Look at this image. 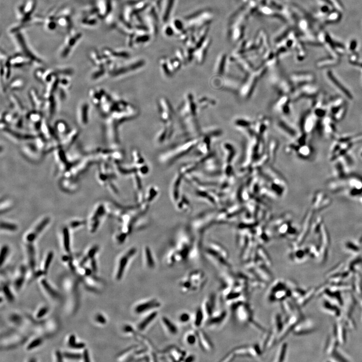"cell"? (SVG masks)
Here are the masks:
<instances>
[{
	"mask_svg": "<svg viewBox=\"0 0 362 362\" xmlns=\"http://www.w3.org/2000/svg\"><path fill=\"white\" fill-rule=\"evenodd\" d=\"M47 312H48V308L47 307H44L41 308L37 313V317L38 318H42V317L45 315Z\"/></svg>",
	"mask_w": 362,
	"mask_h": 362,
	"instance_id": "40",
	"label": "cell"
},
{
	"mask_svg": "<svg viewBox=\"0 0 362 362\" xmlns=\"http://www.w3.org/2000/svg\"><path fill=\"white\" fill-rule=\"evenodd\" d=\"M83 106L82 107L83 110H82V115H81V121H82L83 124H85L86 123L87 119L88 118L87 115H88V107H87V104H83Z\"/></svg>",
	"mask_w": 362,
	"mask_h": 362,
	"instance_id": "36",
	"label": "cell"
},
{
	"mask_svg": "<svg viewBox=\"0 0 362 362\" xmlns=\"http://www.w3.org/2000/svg\"><path fill=\"white\" fill-rule=\"evenodd\" d=\"M277 349L273 361L275 362H284L286 357L288 344L286 342H281Z\"/></svg>",
	"mask_w": 362,
	"mask_h": 362,
	"instance_id": "16",
	"label": "cell"
},
{
	"mask_svg": "<svg viewBox=\"0 0 362 362\" xmlns=\"http://www.w3.org/2000/svg\"><path fill=\"white\" fill-rule=\"evenodd\" d=\"M24 277L22 275L21 277H19L15 282V286L17 289H19L22 287L24 281Z\"/></svg>",
	"mask_w": 362,
	"mask_h": 362,
	"instance_id": "39",
	"label": "cell"
},
{
	"mask_svg": "<svg viewBox=\"0 0 362 362\" xmlns=\"http://www.w3.org/2000/svg\"><path fill=\"white\" fill-rule=\"evenodd\" d=\"M98 250V247H94L92 249L90 250V251L88 253V257L90 258H93L94 257L96 253L97 252Z\"/></svg>",
	"mask_w": 362,
	"mask_h": 362,
	"instance_id": "41",
	"label": "cell"
},
{
	"mask_svg": "<svg viewBox=\"0 0 362 362\" xmlns=\"http://www.w3.org/2000/svg\"><path fill=\"white\" fill-rule=\"evenodd\" d=\"M1 226V228L5 229L7 230H11V231H14L17 229V226L16 225L13 224L9 223L2 222Z\"/></svg>",
	"mask_w": 362,
	"mask_h": 362,
	"instance_id": "37",
	"label": "cell"
},
{
	"mask_svg": "<svg viewBox=\"0 0 362 362\" xmlns=\"http://www.w3.org/2000/svg\"><path fill=\"white\" fill-rule=\"evenodd\" d=\"M63 243L65 250L67 252L70 251V239H69V231L67 228L63 229Z\"/></svg>",
	"mask_w": 362,
	"mask_h": 362,
	"instance_id": "27",
	"label": "cell"
},
{
	"mask_svg": "<svg viewBox=\"0 0 362 362\" xmlns=\"http://www.w3.org/2000/svg\"><path fill=\"white\" fill-rule=\"evenodd\" d=\"M36 7L35 0H27V1L21 4L18 7L17 16L19 21V24L23 26L26 25L27 23L31 22V16L33 13Z\"/></svg>",
	"mask_w": 362,
	"mask_h": 362,
	"instance_id": "3",
	"label": "cell"
},
{
	"mask_svg": "<svg viewBox=\"0 0 362 362\" xmlns=\"http://www.w3.org/2000/svg\"><path fill=\"white\" fill-rule=\"evenodd\" d=\"M11 319L12 320L14 321V323H20L19 321H20V318L18 315H13Z\"/></svg>",
	"mask_w": 362,
	"mask_h": 362,
	"instance_id": "48",
	"label": "cell"
},
{
	"mask_svg": "<svg viewBox=\"0 0 362 362\" xmlns=\"http://www.w3.org/2000/svg\"><path fill=\"white\" fill-rule=\"evenodd\" d=\"M76 337L74 335H71L69 337V342L68 344L69 346V347H71L72 345H74V343H76Z\"/></svg>",
	"mask_w": 362,
	"mask_h": 362,
	"instance_id": "45",
	"label": "cell"
},
{
	"mask_svg": "<svg viewBox=\"0 0 362 362\" xmlns=\"http://www.w3.org/2000/svg\"><path fill=\"white\" fill-rule=\"evenodd\" d=\"M281 305L282 308V311L283 312L284 316L286 318L295 313L298 311V306H294L292 303L288 299H285L284 300L281 302ZM285 318V319H286Z\"/></svg>",
	"mask_w": 362,
	"mask_h": 362,
	"instance_id": "14",
	"label": "cell"
},
{
	"mask_svg": "<svg viewBox=\"0 0 362 362\" xmlns=\"http://www.w3.org/2000/svg\"><path fill=\"white\" fill-rule=\"evenodd\" d=\"M82 37V34L80 32H76L72 30L69 31V34L63 43L62 50L60 51V55L63 58L67 57Z\"/></svg>",
	"mask_w": 362,
	"mask_h": 362,
	"instance_id": "7",
	"label": "cell"
},
{
	"mask_svg": "<svg viewBox=\"0 0 362 362\" xmlns=\"http://www.w3.org/2000/svg\"><path fill=\"white\" fill-rule=\"evenodd\" d=\"M158 315V312L154 310L150 312V314L147 315L137 325V329L140 331H143L146 329L150 324H151L156 317Z\"/></svg>",
	"mask_w": 362,
	"mask_h": 362,
	"instance_id": "15",
	"label": "cell"
},
{
	"mask_svg": "<svg viewBox=\"0 0 362 362\" xmlns=\"http://www.w3.org/2000/svg\"><path fill=\"white\" fill-rule=\"evenodd\" d=\"M49 218H46L44 219L38 225V226L37 227L36 229L35 230L34 232L33 233L30 234L28 236H27V240L29 241H32L34 240L35 238V237L37 236V235H38V233H39L40 232H41L42 230L46 226V225H47L48 223L49 222Z\"/></svg>",
	"mask_w": 362,
	"mask_h": 362,
	"instance_id": "21",
	"label": "cell"
},
{
	"mask_svg": "<svg viewBox=\"0 0 362 362\" xmlns=\"http://www.w3.org/2000/svg\"><path fill=\"white\" fill-rule=\"evenodd\" d=\"M56 356H57V361L58 362H62L63 361V355L62 354V353L59 351L56 352Z\"/></svg>",
	"mask_w": 362,
	"mask_h": 362,
	"instance_id": "47",
	"label": "cell"
},
{
	"mask_svg": "<svg viewBox=\"0 0 362 362\" xmlns=\"http://www.w3.org/2000/svg\"><path fill=\"white\" fill-rule=\"evenodd\" d=\"M236 358V356L235 355V354L232 351H230L229 352L228 354H227L223 358H222V359L221 360V362H230L235 360V359Z\"/></svg>",
	"mask_w": 362,
	"mask_h": 362,
	"instance_id": "35",
	"label": "cell"
},
{
	"mask_svg": "<svg viewBox=\"0 0 362 362\" xmlns=\"http://www.w3.org/2000/svg\"><path fill=\"white\" fill-rule=\"evenodd\" d=\"M95 320L97 323L101 324H106L107 322V320L106 319L105 317L102 314H99V313L96 315Z\"/></svg>",
	"mask_w": 362,
	"mask_h": 362,
	"instance_id": "38",
	"label": "cell"
},
{
	"mask_svg": "<svg viewBox=\"0 0 362 362\" xmlns=\"http://www.w3.org/2000/svg\"><path fill=\"white\" fill-rule=\"evenodd\" d=\"M3 291L4 293L5 294V296L7 298L8 300L10 302H12L14 300V297L13 295V294L12 293L9 288L8 286L7 285H4L3 287Z\"/></svg>",
	"mask_w": 362,
	"mask_h": 362,
	"instance_id": "31",
	"label": "cell"
},
{
	"mask_svg": "<svg viewBox=\"0 0 362 362\" xmlns=\"http://www.w3.org/2000/svg\"><path fill=\"white\" fill-rule=\"evenodd\" d=\"M301 317H302L300 312L297 311L290 317L284 320L285 322L283 328L278 337V343L283 342L290 332H293L296 325L302 320Z\"/></svg>",
	"mask_w": 362,
	"mask_h": 362,
	"instance_id": "5",
	"label": "cell"
},
{
	"mask_svg": "<svg viewBox=\"0 0 362 362\" xmlns=\"http://www.w3.org/2000/svg\"><path fill=\"white\" fill-rule=\"evenodd\" d=\"M57 23L58 26L62 28L71 31L72 26V20L71 12L69 10L58 12L57 15Z\"/></svg>",
	"mask_w": 362,
	"mask_h": 362,
	"instance_id": "11",
	"label": "cell"
},
{
	"mask_svg": "<svg viewBox=\"0 0 362 362\" xmlns=\"http://www.w3.org/2000/svg\"><path fill=\"white\" fill-rule=\"evenodd\" d=\"M328 77H329V79H331V81H332V83H334V85H335L336 86H337V88H339V89L340 90V91H341L343 92V94H344L345 95H346V96H347L348 98H349V99H352V96L351 94H350V93H349V92L348 91V90H346V89L345 88V87H343V86L342 85V84H341V83L339 82V80H337V79H336V78L334 77V76L333 75H332V74H331V72H328Z\"/></svg>",
	"mask_w": 362,
	"mask_h": 362,
	"instance_id": "23",
	"label": "cell"
},
{
	"mask_svg": "<svg viewBox=\"0 0 362 362\" xmlns=\"http://www.w3.org/2000/svg\"><path fill=\"white\" fill-rule=\"evenodd\" d=\"M63 356L66 359L72 360H79L82 358L83 356L79 353H69L66 352L63 354Z\"/></svg>",
	"mask_w": 362,
	"mask_h": 362,
	"instance_id": "30",
	"label": "cell"
},
{
	"mask_svg": "<svg viewBox=\"0 0 362 362\" xmlns=\"http://www.w3.org/2000/svg\"><path fill=\"white\" fill-rule=\"evenodd\" d=\"M161 306V303L159 301L156 299H151L137 304L134 307V311L136 314H142L151 310H156Z\"/></svg>",
	"mask_w": 362,
	"mask_h": 362,
	"instance_id": "8",
	"label": "cell"
},
{
	"mask_svg": "<svg viewBox=\"0 0 362 362\" xmlns=\"http://www.w3.org/2000/svg\"><path fill=\"white\" fill-rule=\"evenodd\" d=\"M196 331L198 337V343L201 349L204 351L208 353L213 351L214 346L207 334L202 329H199Z\"/></svg>",
	"mask_w": 362,
	"mask_h": 362,
	"instance_id": "12",
	"label": "cell"
},
{
	"mask_svg": "<svg viewBox=\"0 0 362 362\" xmlns=\"http://www.w3.org/2000/svg\"><path fill=\"white\" fill-rule=\"evenodd\" d=\"M169 358L174 361H182L186 358V352L180 348H171L168 349Z\"/></svg>",
	"mask_w": 362,
	"mask_h": 362,
	"instance_id": "17",
	"label": "cell"
},
{
	"mask_svg": "<svg viewBox=\"0 0 362 362\" xmlns=\"http://www.w3.org/2000/svg\"><path fill=\"white\" fill-rule=\"evenodd\" d=\"M42 343V339L38 338V339H35L32 342H31L28 346H27V349L28 350H31V349H33L34 348H37L38 346H39L40 345H41Z\"/></svg>",
	"mask_w": 362,
	"mask_h": 362,
	"instance_id": "33",
	"label": "cell"
},
{
	"mask_svg": "<svg viewBox=\"0 0 362 362\" xmlns=\"http://www.w3.org/2000/svg\"><path fill=\"white\" fill-rule=\"evenodd\" d=\"M284 322L285 320H284L281 313H276L273 315L272 320V327L271 329L278 335V337L283 329Z\"/></svg>",
	"mask_w": 362,
	"mask_h": 362,
	"instance_id": "13",
	"label": "cell"
},
{
	"mask_svg": "<svg viewBox=\"0 0 362 362\" xmlns=\"http://www.w3.org/2000/svg\"><path fill=\"white\" fill-rule=\"evenodd\" d=\"M29 255V261H30V267L32 270H34L35 266V261L34 250L33 247L29 246L28 248Z\"/></svg>",
	"mask_w": 362,
	"mask_h": 362,
	"instance_id": "28",
	"label": "cell"
},
{
	"mask_svg": "<svg viewBox=\"0 0 362 362\" xmlns=\"http://www.w3.org/2000/svg\"><path fill=\"white\" fill-rule=\"evenodd\" d=\"M217 297L215 293H212L203 301L201 307L204 314L205 322L211 317L215 310Z\"/></svg>",
	"mask_w": 362,
	"mask_h": 362,
	"instance_id": "10",
	"label": "cell"
},
{
	"mask_svg": "<svg viewBox=\"0 0 362 362\" xmlns=\"http://www.w3.org/2000/svg\"><path fill=\"white\" fill-rule=\"evenodd\" d=\"M54 258V253L53 252H49V253H48L47 257L46 258L45 262L44 264V274H46L47 273V271L48 270L50 264H51L52 259Z\"/></svg>",
	"mask_w": 362,
	"mask_h": 362,
	"instance_id": "29",
	"label": "cell"
},
{
	"mask_svg": "<svg viewBox=\"0 0 362 362\" xmlns=\"http://www.w3.org/2000/svg\"><path fill=\"white\" fill-rule=\"evenodd\" d=\"M235 355L236 356H246L249 357V346H237L234 348L232 351Z\"/></svg>",
	"mask_w": 362,
	"mask_h": 362,
	"instance_id": "25",
	"label": "cell"
},
{
	"mask_svg": "<svg viewBox=\"0 0 362 362\" xmlns=\"http://www.w3.org/2000/svg\"><path fill=\"white\" fill-rule=\"evenodd\" d=\"M136 252L137 250L135 247H131L126 250L120 258L116 274V279L117 280H121L123 278L129 261H130V260L136 255Z\"/></svg>",
	"mask_w": 362,
	"mask_h": 362,
	"instance_id": "6",
	"label": "cell"
},
{
	"mask_svg": "<svg viewBox=\"0 0 362 362\" xmlns=\"http://www.w3.org/2000/svg\"><path fill=\"white\" fill-rule=\"evenodd\" d=\"M185 340L188 345L193 346L195 345L198 342V337L196 331L190 332L187 334L185 338Z\"/></svg>",
	"mask_w": 362,
	"mask_h": 362,
	"instance_id": "26",
	"label": "cell"
},
{
	"mask_svg": "<svg viewBox=\"0 0 362 362\" xmlns=\"http://www.w3.org/2000/svg\"><path fill=\"white\" fill-rule=\"evenodd\" d=\"M162 323L165 329L172 335H176L178 334V328L174 323L171 321L168 317H162Z\"/></svg>",
	"mask_w": 362,
	"mask_h": 362,
	"instance_id": "18",
	"label": "cell"
},
{
	"mask_svg": "<svg viewBox=\"0 0 362 362\" xmlns=\"http://www.w3.org/2000/svg\"><path fill=\"white\" fill-rule=\"evenodd\" d=\"M144 258H145V263L147 267L150 269H153L156 267V262L154 261L153 253H151L150 249L148 247H145L144 249Z\"/></svg>",
	"mask_w": 362,
	"mask_h": 362,
	"instance_id": "19",
	"label": "cell"
},
{
	"mask_svg": "<svg viewBox=\"0 0 362 362\" xmlns=\"http://www.w3.org/2000/svg\"><path fill=\"white\" fill-rule=\"evenodd\" d=\"M91 264L92 270L94 273L97 272L98 268H97L96 260H95L94 258H92V259Z\"/></svg>",
	"mask_w": 362,
	"mask_h": 362,
	"instance_id": "44",
	"label": "cell"
},
{
	"mask_svg": "<svg viewBox=\"0 0 362 362\" xmlns=\"http://www.w3.org/2000/svg\"><path fill=\"white\" fill-rule=\"evenodd\" d=\"M193 285L194 291L201 289L206 282V277L204 273L201 270L192 271L187 277Z\"/></svg>",
	"mask_w": 362,
	"mask_h": 362,
	"instance_id": "9",
	"label": "cell"
},
{
	"mask_svg": "<svg viewBox=\"0 0 362 362\" xmlns=\"http://www.w3.org/2000/svg\"><path fill=\"white\" fill-rule=\"evenodd\" d=\"M204 323H205V317L201 306L198 307L196 311L193 320V324L195 328L199 329Z\"/></svg>",
	"mask_w": 362,
	"mask_h": 362,
	"instance_id": "20",
	"label": "cell"
},
{
	"mask_svg": "<svg viewBox=\"0 0 362 362\" xmlns=\"http://www.w3.org/2000/svg\"><path fill=\"white\" fill-rule=\"evenodd\" d=\"M315 112H316L315 113L317 114V115L318 116H323V115L325 114L324 111L320 110V109H317Z\"/></svg>",
	"mask_w": 362,
	"mask_h": 362,
	"instance_id": "50",
	"label": "cell"
},
{
	"mask_svg": "<svg viewBox=\"0 0 362 362\" xmlns=\"http://www.w3.org/2000/svg\"><path fill=\"white\" fill-rule=\"evenodd\" d=\"M83 360L85 361V362H90V357H89L88 351L87 349H85L83 351Z\"/></svg>",
	"mask_w": 362,
	"mask_h": 362,
	"instance_id": "46",
	"label": "cell"
},
{
	"mask_svg": "<svg viewBox=\"0 0 362 362\" xmlns=\"http://www.w3.org/2000/svg\"><path fill=\"white\" fill-rule=\"evenodd\" d=\"M85 344L83 343H76L74 345H72L71 348L74 349H82L85 348Z\"/></svg>",
	"mask_w": 362,
	"mask_h": 362,
	"instance_id": "43",
	"label": "cell"
},
{
	"mask_svg": "<svg viewBox=\"0 0 362 362\" xmlns=\"http://www.w3.org/2000/svg\"><path fill=\"white\" fill-rule=\"evenodd\" d=\"M228 318V312L225 309L215 310L211 317L207 320V327L212 329L222 328L226 324Z\"/></svg>",
	"mask_w": 362,
	"mask_h": 362,
	"instance_id": "4",
	"label": "cell"
},
{
	"mask_svg": "<svg viewBox=\"0 0 362 362\" xmlns=\"http://www.w3.org/2000/svg\"><path fill=\"white\" fill-rule=\"evenodd\" d=\"M191 316L190 314L187 312H183L181 313L179 317V320L180 322L182 323H186L190 320Z\"/></svg>",
	"mask_w": 362,
	"mask_h": 362,
	"instance_id": "34",
	"label": "cell"
},
{
	"mask_svg": "<svg viewBox=\"0 0 362 362\" xmlns=\"http://www.w3.org/2000/svg\"><path fill=\"white\" fill-rule=\"evenodd\" d=\"M8 252H9V249H8L7 246H4L3 247H2L1 252V256H0V265L2 266L3 263H4L6 258L7 256L8 255Z\"/></svg>",
	"mask_w": 362,
	"mask_h": 362,
	"instance_id": "32",
	"label": "cell"
},
{
	"mask_svg": "<svg viewBox=\"0 0 362 362\" xmlns=\"http://www.w3.org/2000/svg\"><path fill=\"white\" fill-rule=\"evenodd\" d=\"M92 272H93V271H92V270H90V269H88V268H87V269H86V270H85L86 275L88 276H89L91 275Z\"/></svg>",
	"mask_w": 362,
	"mask_h": 362,
	"instance_id": "51",
	"label": "cell"
},
{
	"mask_svg": "<svg viewBox=\"0 0 362 362\" xmlns=\"http://www.w3.org/2000/svg\"><path fill=\"white\" fill-rule=\"evenodd\" d=\"M57 127L58 128V129H57L58 132H62H62H63L66 130V125L65 123H63V122H61V123H59V124H57Z\"/></svg>",
	"mask_w": 362,
	"mask_h": 362,
	"instance_id": "42",
	"label": "cell"
},
{
	"mask_svg": "<svg viewBox=\"0 0 362 362\" xmlns=\"http://www.w3.org/2000/svg\"><path fill=\"white\" fill-rule=\"evenodd\" d=\"M41 284H42V285L43 287H44V289H45L46 291L48 293V294L50 296H51L54 298H55V299H59V298H60V295L58 294V292L56 291L51 286V285H49V284L47 283L46 280H45V279L42 280V281H41Z\"/></svg>",
	"mask_w": 362,
	"mask_h": 362,
	"instance_id": "24",
	"label": "cell"
},
{
	"mask_svg": "<svg viewBox=\"0 0 362 362\" xmlns=\"http://www.w3.org/2000/svg\"></svg>",
	"mask_w": 362,
	"mask_h": 362,
	"instance_id": "52",
	"label": "cell"
},
{
	"mask_svg": "<svg viewBox=\"0 0 362 362\" xmlns=\"http://www.w3.org/2000/svg\"><path fill=\"white\" fill-rule=\"evenodd\" d=\"M230 307L238 322L248 324L254 329L258 325V323L254 318L253 309L247 301L235 304Z\"/></svg>",
	"mask_w": 362,
	"mask_h": 362,
	"instance_id": "1",
	"label": "cell"
},
{
	"mask_svg": "<svg viewBox=\"0 0 362 362\" xmlns=\"http://www.w3.org/2000/svg\"><path fill=\"white\" fill-rule=\"evenodd\" d=\"M288 102H289V100H288V98H287L286 97L284 96V97L281 98L280 100H279L278 102L276 104L278 105V106L276 105V110L278 111L279 112H282V113L284 112V113L286 114V113L288 112V111L289 110Z\"/></svg>",
	"mask_w": 362,
	"mask_h": 362,
	"instance_id": "22",
	"label": "cell"
},
{
	"mask_svg": "<svg viewBox=\"0 0 362 362\" xmlns=\"http://www.w3.org/2000/svg\"><path fill=\"white\" fill-rule=\"evenodd\" d=\"M291 290L288 288L286 279H278L273 281L270 287L267 298L269 302H281L291 298Z\"/></svg>",
	"mask_w": 362,
	"mask_h": 362,
	"instance_id": "2",
	"label": "cell"
},
{
	"mask_svg": "<svg viewBox=\"0 0 362 362\" xmlns=\"http://www.w3.org/2000/svg\"><path fill=\"white\" fill-rule=\"evenodd\" d=\"M185 359H185L184 360L186 362H192V361H194L195 360V357H194V356L190 355V356H189V357H188L187 358H185Z\"/></svg>",
	"mask_w": 362,
	"mask_h": 362,
	"instance_id": "49",
	"label": "cell"
}]
</instances>
